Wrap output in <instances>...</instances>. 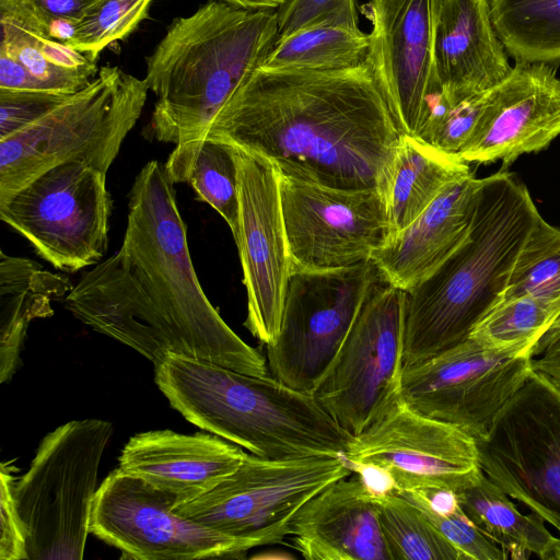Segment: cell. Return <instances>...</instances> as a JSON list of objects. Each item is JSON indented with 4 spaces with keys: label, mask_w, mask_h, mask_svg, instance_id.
<instances>
[{
    "label": "cell",
    "mask_w": 560,
    "mask_h": 560,
    "mask_svg": "<svg viewBox=\"0 0 560 560\" xmlns=\"http://www.w3.org/2000/svg\"><path fill=\"white\" fill-rule=\"evenodd\" d=\"M174 185L159 161L140 170L121 246L82 276L65 306L154 366L180 355L267 376L262 354L224 322L198 280Z\"/></svg>",
    "instance_id": "obj_1"
},
{
    "label": "cell",
    "mask_w": 560,
    "mask_h": 560,
    "mask_svg": "<svg viewBox=\"0 0 560 560\" xmlns=\"http://www.w3.org/2000/svg\"><path fill=\"white\" fill-rule=\"evenodd\" d=\"M402 136L368 60L338 70L259 67L205 139L260 158L291 178L383 195Z\"/></svg>",
    "instance_id": "obj_2"
},
{
    "label": "cell",
    "mask_w": 560,
    "mask_h": 560,
    "mask_svg": "<svg viewBox=\"0 0 560 560\" xmlns=\"http://www.w3.org/2000/svg\"><path fill=\"white\" fill-rule=\"evenodd\" d=\"M278 11L210 0L175 19L150 56L145 77L155 101L148 136L175 144L165 171L174 184L241 83L279 39Z\"/></svg>",
    "instance_id": "obj_3"
},
{
    "label": "cell",
    "mask_w": 560,
    "mask_h": 560,
    "mask_svg": "<svg viewBox=\"0 0 560 560\" xmlns=\"http://www.w3.org/2000/svg\"><path fill=\"white\" fill-rule=\"evenodd\" d=\"M540 215L514 173L481 178L466 241L427 279L405 291L404 366L468 338L502 300L515 260Z\"/></svg>",
    "instance_id": "obj_4"
},
{
    "label": "cell",
    "mask_w": 560,
    "mask_h": 560,
    "mask_svg": "<svg viewBox=\"0 0 560 560\" xmlns=\"http://www.w3.org/2000/svg\"><path fill=\"white\" fill-rule=\"evenodd\" d=\"M154 369L159 389L186 420L256 456H343L351 439L312 393L273 376L180 355Z\"/></svg>",
    "instance_id": "obj_5"
},
{
    "label": "cell",
    "mask_w": 560,
    "mask_h": 560,
    "mask_svg": "<svg viewBox=\"0 0 560 560\" xmlns=\"http://www.w3.org/2000/svg\"><path fill=\"white\" fill-rule=\"evenodd\" d=\"M144 79L117 66L23 130L0 140V198L48 168L71 161L108 171L148 96Z\"/></svg>",
    "instance_id": "obj_6"
},
{
    "label": "cell",
    "mask_w": 560,
    "mask_h": 560,
    "mask_svg": "<svg viewBox=\"0 0 560 560\" xmlns=\"http://www.w3.org/2000/svg\"><path fill=\"white\" fill-rule=\"evenodd\" d=\"M113 424L69 421L44 436L13 494L27 536V560L83 558L103 453Z\"/></svg>",
    "instance_id": "obj_7"
},
{
    "label": "cell",
    "mask_w": 560,
    "mask_h": 560,
    "mask_svg": "<svg viewBox=\"0 0 560 560\" xmlns=\"http://www.w3.org/2000/svg\"><path fill=\"white\" fill-rule=\"evenodd\" d=\"M352 471L343 456L273 459L246 454L213 489L174 510L240 540L246 550L280 544L301 508Z\"/></svg>",
    "instance_id": "obj_8"
},
{
    "label": "cell",
    "mask_w": 560,
    "mask_h": 560,
    "mask_svg": "<svg viewBox=\"0 0 560 560\" xmlns=\"http://www.w3.org/2000/svg\"><path fill=\"white\" fill-rule=\"evenodd\" d=\"M343 457L372 489L396 493L457 494L483 474L472 435L412 409L402 399L369 429L351 436Z\"/></svg>",
    "instance_id": "obj_9"
},
{
    "label": "cell",
    "mask_w": 560,
    "mask_h": 560,
    "mask_svg": "<svg viewBox=\"0 0 560 560\" xmlns=\"http://www.w3.org/2000/svg\"><path fill=\"white\" fill-rule=\"evenodd\" d=\"M106 174L79 161L55 165L0 198V219L58 270L97 265L113 209Z\"/></svg>",
    "instance_id": "obj_10"
},
{
    "label": "cell",
    "mask_w": 560,
    "mask_h": 560,
    "mask_svg": "<svg viewBox=\"0 0 560 560\" xmlns=\"http://www.w3.org/2000/svg\"><path fill=\"white\" fill-rule=\"evenodd\" d=\"M405 291L381 277L313 395L350 436L369 429L401 398Z\"/></svg>",
    "instance_id": "obj_11"
},
{
    "label": "cell",
    "mask_w": 560,
    "mask_h": 560,
    "mask_svg": "<svg viewBox=\"0 0 560 560\" xmlns=\"http://www.w3.org/2000/svg\"><path fill=\"white\" fill-rule=\"evenodd\" d=\"M483 474L560 533V397L533 372L476 440ZM551 559L560 560V537Z\"/></svg>",
    "instance_id": "obj_12"
},
{
    "label": "cell",
    "mask_w": 560,
    "mask_h": 560,
    "mask_svg": "<svg viewBox=\"0 0 560 560\" xmlns=\"http://www.w3.org/2000/svg\"><path fill=\"white\" fill-rule=\"evenodd\" d=\"M381 277L372 260L326 271H291L278 336L267 347L271 376L313 393Z\"/></svg>",
    "instance_id": "obj_13"
},
{
    "label": "cell",
    "mask_w": 560,
    "mask_h": 560,
    "mask_svg": "<svg viewBox=\"0 0 560 560\" xmlns=\"http://www.w3.org/2000/svg\"><path fill=\"white\" fill-rule=\"evenodd\" d=\"M533 372L528 347L493 348L467 338L404 366L401 398L412 409L480 440Z\"/></svg>",
    "instance_id": "obj_14"
},
{
    "label": "cell",
    "mask_w": 560,
    "mask_h": 560,
    "mask_svg": "<svg viewBox=\"0 0 560 560\" xmlns=\"http://www.w3.org/2000/svg\"><path fill=\"white\" fill-rule=\"evenodd\" d=\"M279 190L291 271L335 270L369 261L390 236L378 190L330 188L281 174Z\"/></svg>",
    "instance_id": "obj_15"
},
{
    "label": "cell",
    "mask_w": 560,
    "mask_h": 560,
    "mask_svg": "<svg viewBox=\"0 0 560 560\" xmlns=\"http://www.w3.org/2000/svg\"><path fill=\"white\" fill-rule=\"evenodd\" d=\"M176 500L114 469L93 502L90 533L129 558L192 560L247 551L237 539L175 512Z\"/></svg>",
    "instance_id": "obj_16"
},
{
    "label": "cell",
    "mask_w": 560,
    "mask_h": 560,
    "mask_svg": "<svg viewBox=\"0 0 560 560\" xmlns=\"http://www.w3.org/2000/svg\"><path fill=\"white\" fill-rule=\"evenodd\" d=\"M238 235L235 240L247 293L244 326L268 346L278 336L291 261L276 167L236 149Z\"/></svg>",
    "instance_id": "obj_17"
},
{
    "label": "cell",
    "mask_w": 560,
    "mask_h": 560,
    "mask_svg": "<svg viewBox=\"0 0 560 560\" xmlns=\"http://www.w3.org/2000/svg\"><path fill=\"white\" fill-rule=\"evenodd\" d=\"M369 61L405 135L415 136L439 92L433 65L432 0H369Z\"/></svg>",
    "instance_id": "obj_18"
},
{
    "label": "cell",
    "mask_w": 560,
    "mask_h": 560,
    "mask_svg": "<svg viewBox=\"0 0 560 560\" xmlns=\"http://www.w3.org/2000/svg\"><path fill=\"white\" fill-rule=\"evenodd\" d=\"M545 63L516 62L486 94L483 108L459 152L466 163L512 164L547 148L560 135V79Z\"/></svg>",
    "instance_id": "obj_19"
},
{
    "label": "cell",
    "mask_w": 560,
    "mask_h": 560,
    "mask_svg": "<svg viewBox=\"0 0 560 560\" xmlns=\"http://www.w3.org/2000/svg\"><path fill=\"white\" fill-rule=\"evenodd\" d=\"M433 65L448 105L488 92L512 70L489 0H432Z\"/></svg>",
    "instance_id": "obj_20"
},
{
    "label": "cell",
    "mask_w": 560,
    "mask_h": 560,
    "mask_svg": "<svg viewBox=\"0 0 560 560\" xmlns=\"http://www.w3.org/2000/svg\"><path fill=\"white\" fill-rule=\"evenodd\" d=\"M246 452L212 433L152 430L129 439L118 469L176 500V506L213 489L234 472Z\"/></svg>",
    "instance_id": "obj_21"
},
{
    "label": "cell",
    "mask_w": 560,
    "mask_h": 560,
    "mask_svg": "<svg viewBox=\"0 0 560 560\" xmlns=\"http://www.w3.org/2000/svg\"><path fill=\"white\" fill-rule=\"evenodd\" d=\"M290 536L307 560H390L373 489L360 474L331 482L307 501Z\"/></svg>",
    "instance_id": "obj_22"
},
{
    "label": "cell",
    "mask_w": 560,
    "mask_h": 560,
    "mask_svg": "<svg viewBox=\"0 0 560 560\" xmlns=\"http://www.w3.org/2000/svg\"><path fill=\"white\" fill-rule=\"evenodd\" d=\"M480 185L474 173L448 184L417 219L376 249L371 260L383 279L408 291L443 264L470 233Z\"/></svg>",
    "instance_id": "obj_23"
},
{
    "label": "cell",
    "mask_w": 560,
    "mask_h": 560,
    "mask_svg": "<svg viewBox=\"0 0 560 560\" xmlns=\"http://www.w3.org/2000/svg\"><path fill=\"white\" fill-rule=\"evenodd\" d=\"M0 51L20 62L39 91L74 94L98 72L97 59L52 37L31 0H0Z\"/></svg>",
    "instance_id": "obj_24"
},
{
    "label": "cell",
    "mask_w": 560,
    "mask_h": 560,
    "mask_svg": "<svg viewBox=\"0 0 560 560\" xmlns=\"http://www.w3.org/2000/svg\"><path fill=\"white\" fill-rule=\"evenodd\" d=\"M71 281L38 261L0 252V380L9 381L19 364L30 323L54 314L52 302L67 296Z\"/></svg>",
    "instance_id": "obj_25"
},
{
    "label": "cell",
    "mask_w": 560,
    "mask_h": 560,
    "mask_svg": "<svg viewBox=\"0 0 560 560\" xmlns=\"http://www.w3.org/2000/svg\"><path fill=\"white\" fill-rule=\"evenodd\" d=\"M471 173L458 155L404 133L383 191L390 236L417 219L448 184Z\"/></svg>",
    "instance_id": "obj_26"
},
{
    "label": "cell",
    "mask_w": 560,
    "mask_h": 560,
    "mask_svg": "<svg viewBox=\"0 0 560 560\" xmlns=\"http://www.w3.org/2000/svg\"><path fill=\"white\" fill-rule=\"evenodd\" d=\"M456 498L469 520L508 556L524 560L530 555L551 560L557 541L537 514L522 513L505 492L485 474Z\"/></svg>",
    "instance_id": "obj_27"
},
{
    "label": "cell",
    "mask_w": 560,
    "mask_h": 560,
    "mask_svg": "<svg viewBox=\"0 0 560 560\" xmlns=\"http://www.w3.org/2000/svg\"><path fill=\"white\" fill-rule=\"evenodd\" d=\"M499 39L516 62L560 65V0H489Z\"/></svg>",
    "instance_id": "obj_28"
},
{
    "label": "cell",
    "mask_w": 560,
    "mask_h": 560,
    "mask_svg": "<svg viewBox=\"0 0 560 560\" xmlns=\"http://www.w3.org/2000/svg\"><path fill=\"white\" fill-rule=\"evenodd\" d=\"M370 35L360 28L315 26L279 37L261 67L338 70L369 60Z\"/></svg>",
    "instance_id": "obj_29"
},
{
    "label": "cell",
    "mask_w": 560,
    "mask_h": 560,
    "mask_svg": "<svg viewBox=\"0 0 560 560\" xmlns=\"http://www.w3.org/2000/svg\"><path fill=\"white\" fill-rule=\"evenodd\" d=\"M390 560H463L459 551L402 495L373 489Z\"/></svg>",
    "instance_id": "obj_30"
},
{
    "label": "cell",
    "mask_w": 560,
    "mask_h": 560,
    "mask_svg": "<svg viewBox=\"0 0 560 560\" xmlns=\"http://www.w3.org/2000/svg\"><path fill=\"white\" fill-rule=\"evenodd\" d=\"M197 198L211 206L228 223L234 241L238 235V171L234 147L205 139L185 170Z\"/></svg>",
    "instance_id": "obj_31"
},
{
    "label": "cell",
    "mask_w": 560,
    "mask_h": 560,
    "mask_svg": "<svg viewBox=\"0 0 560 560\" xmlns=\"http://www.w3.org/2000/svg\"><path fill=\"white\" fill-rule=\"evenodd\" d=\"M525 295L560 304V229L541 215L515 260L501 301Z\"/></svg>",
    "instance_id": "obj_32"
},
{
    "label": "cell",
    "mask_w": 560,
    "mask_h": 560,
    "mask_svg": "<svg viewBox=\"0 0 560 560\" xmlns=\"http://www.w3.org/2000/svg\"><path fill=\"white\" fill-rule=\"evenodd\" d=\"M560 315V304L530 295L501 301L472 328L468 338L493 348L528 347L530 352Z\"/></svg>",
    "instance_id": "obj_33"
},
{
    "label": "cell",
    "mask_w": 560,
    "mask_h": 560,
    "mask_svg": "<svg viewBox=\"0 0 560 560\" xmlns=\"http://www.w3.org/2000/svg\"><path fill=\"white\" fill-rule=\"evenodd\" d=\"M413 503L462 555L463 560H506L508 556L466 515L456 494L448 491L398 493Z\"/></svg>",
    "instance_id": "obj_34"
},
{
    "label": "cell",
    "mask_w": 560,
    "mask_h": 560,
    "mask_svg": "<svg viewBox=\"0 0 560 560\" xmlns=\"http://www.w3.org/2000/svg\"><path fill=\"white\" fill-rule=\"evenodd\" d=\"M152 0H100L62 40L70 48L98 59L103 49L127 38L148 19Z\"/></svg>",
    "instance_id": "obj_35"
},
{
    "label": "cell",
    "mask_w": 560,
    "mask_h": 560,
    "mask_svg": "<svg viewBox=\"0 0 560 560\" xmlns=\"http://www.w3.org/2000/svg\"><path fill=\"white\" fill-rule=\"evenodd\" d=\"M277 11L280 37L315 26L359 28L355 0H285Z\"/></svg>",
    "instance_id": "obj_36"
},
{
    "label": "cell",
    "mask_w": 560,
    "mask_h": 560,
    "mask_svg": "<svg viewBox=\"0 0 560 560\" xmlns=\"http://www.w3.org/2000/svg\"><path fill=\"white\" fill-rule=\"evenodd\" d=\"M71 94L0 89V140L31 126Z\"/></svg>",
    "instance_id": "obj_37"
},
{
    "label": "cell",
    "mask_w": 560,
    "mask_h": 560,
    "mask_svg": "<svg viewBox=\"0 0 560 560\" xmlns=\"http://www.w3.org/2000/svg\"><path fill=\"white\" fill-rule=\"evenodd\" d=\"M0 510H1V560H27V536L19 514L13 488L15 477L4 464L0 472Z\"/></svg>",
    "instance_id": "obj_38"
},
{
    "label": "cell",
    "mask_w": 560,
    "mask_h": 560,
    "mask_svg": "<svg viewBox=\"0 0 560 560\" xmlns=\"http://www.w3.org/2000/svg\"><path fill=\"white\" fill-rule=\"evenodd\" d=\"M39 14L49 23L51 35L57 24L71 32L100 0H31ZM54 37V36H52Z\"/></svg>",
    "instance_id": "obj_39"
},
{
    "label": "cell",
    "mask_w": 560,
    "mask_h": 560,
    "mask_svg": "<svg viewBox=\"0 0 560 560\" xmlns=\"http://www.w3.org/2000/svg\"><path fill=\"white\" fill-rule=\"evenodd\" d=\"M0 89L39 91L24 67L2 51H0Z\"/></svg>",
    "instance_id": "obj_40"
},
{
    "label": "cell",
    "mask_w": 560,
    "mask_h": 560,
    "mask_svg": "<svg viewBox=\"0 0 560 560\" xmlns=\"http://www.w3.org/2000/svg\"><path fill=\"white\" fill-rule=\"evenodd\" d=\"M532 368L534 372L542 374L560 390V339L538 358H533Z\"/></svg>",
    "instance_id": "obj_41"
},
{
    "label": "cell",
    "mask_w": 560,
    "mask_h": 560,
    "mask_svg": "<svg viewBox=\"0 0 560 560\" xmlns=\"http://www.w3.org/2000/svg\"><path fill=\"white\" fill-rule=\"evenodd\" d=\"M560 339V315L534 346L530 357L536 358Z\"/></svg>",
    "instance_id": "obj_42"
},
{
    "label": "cell",
    "mask_w": 560,
    "mask_h": 560,
    "mask_svg": "<svg viewBox=\"0 0 560 560\" xmlns=\"http://www.w3.org/2000/svg\"><path fill=\"white\" fill-rule=\"evenodd\" d=\"M247 9L276 10L284 0H220Z\"/></svg>",
    "instance_id": "obj_43"
},
{
    "label": "cell",
    "mask_w": 560,
    "mask_h": 560,
    "mask_svg": "<svg viewBox=\"0 0 560 560\" xmlns=\"http://www.w3.org/2000/svg\"><path fill=\"white\" fill-rule=\"evenodd\" d=\"M558 394H559V397H560V390L558 389Z\"/></svg>",
    "instance_id": "obj_44"
},
{
    "label": "cell",
    "mask_w": 560,
    "mask_h": 560,
    "mask_svg": "<svg viewBox=\"0 0 560 560\" xmlns=\"http://www.w3.org/2000/svg\"><path fill=\"white\" fill-rule=\"evenodd\" d=\"M285 1V0H284Z\"/></svg>",
    "instance_id": "obj_45"
}]
</instances>
